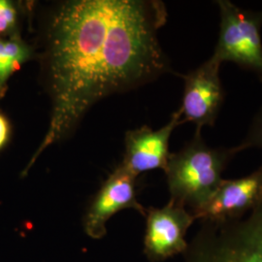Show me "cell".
<instances>
[{"instance_id":"6da1fadb","label":"cell","mask_w":262,"mask_h":262,"mask_svg":"<svg viewBox=\"0 0 262 262\" xmlns=\"http://www.w3.org/2000/svg\"><path fill=\"white\" fill-rule=\"evenodd\" d=\"M167 18L159 0H71L53 5L33 45L51 117L23 176L48 148L74 131L94 104L171 72L159 39Z\"/></svg>"},{"instance_id":"7a4b0ae2","label":"cell","mask_w":262,"mask_h":262,"mask_svg":"<svg viewBox=\"0 0 262 262\" xmlns=\"http://www.w3.org/2000/svg\"><path fill=\"white\" fill-rule=\"evenodd\" d=\"M237 155L234 147H211L196 129L182 150L171 154L165 169L170 200L192 215L204 206L223 182V173Z\"/></svg>"},{"instance_id":"3957f363","label":"cell","mask_w":262,"mask_h":262,"mask_svg":"<svg viewBox=\"0 0 262 262\" xmlns=\"http://www.w3.org/2000/svg\"><path fill=\"white\" fill-rule=\"evenodd\" d=\"M186 262H262V202L225 222H200Z\"/></svg>"},{"instance_id":"277c9868","label":"cell","mask_w":262,"mask_h":262,"mask_svg":"<svg viewBox=\"0 0 262 262\" xmlns=\"http://www.w3.org/2000/svg\"><path fill=\"white\" fill-rule=\"evenodd\" d=\"M220 33L212 57L233 62L262 82V11L244 10L231 1L217 0Z\"/></svg>"},{"instance_id":"5b68a950","label":"cell","mask_w":262,"mask_h":262,"mask_svg":"<svg viewBox=\"0 0 262 262\" xmlns=\"http://www.w3.org/2000/svg\"><path fill=\"white\" fill-rule=\"evenodd\" d=\"M222 63L212 56L194 70L183 76V122H192L196 129L214 126L225 101V90L220 77Z\"/></svg>"},{"instance_id":"8992f818","label":"cell","mask_w":262,"mask_h":262,"mask_svg":"<svg viewBox=\"0 0 262 262\" xmlns=\"http://www.w3.org/2000/svg\"><path fill=\"white\" fill-rule=\"evenodd\" d=\"M144 253L150 262L164 261L188 248L186 236L196 221L185 207L169 200L165 206L146 211Z\"/></svg>"},{"instance_id":"52a82bcc","label":"cell","mask_w":262,"mask_h":262,"mask_svg":"<svg viewBox=\"0 0 262 262\" xmlns=\"http://www.w3.org/2000/svg\"><path fill=\"white\" fill-rule=\"evenodd\" d=\"M136 179L122 164L114 170L94 196L84 217L85 233L93 239L106 234L108 221L118 212L133 209L146 215V209L137 200Z\"/></svg>"},{"instance_id":"ba28073f","label":"cell","mask_w":262,"mask_h":262,"mask_svg":"<svg viewBox=\"0 0 262 262\" xmlns=\"http://www.w3.org/2000/svg\"><path fill=\"white\" fill-rule=\"evenodd\" d=\"M184 123L180 110L173 113L169 122L158 130L144 125L139 128L126 132L125 150L122 166L134 176L162 169L165 171L171 152L169 141L175 128Z\"/></svg>"},{"instance_id":"9c48e42d","label":"cell","mask_w":262,"mask_h":262,"mask_svg":"<svg viewBox=\"0 0 262 262\" xmlns=\"http://www.w3.org/2000/svg\"><path fill=\"white\" fill-rule=\"evenodd\" d=\"M261 202L262 165L242 178L224 179L194 216L200 222H225L242 216Z\"/></svg>"},{"instance_id":"30bf717a","label":"cell","mask_w":262,"mask_h":262,"mask_svg":"<svg viewBox=\"0 0 262 262\" xmlns=\"http://www.w3.org/2000/svg\"><path fill=\"white\" fill-rule=\"evenodd\" d=\"M32 58H35L34 46L21 35L0 38V99L6 95L11 77Z\"/></svg>"},{"instance_id":"8fae6325","label":"cell","mask_w":262,"mask_h":262,"mask_svg":"<svg viewBox=\"0 0 262 262\" xmlns=\"http://www.w3.org/2000/svg\"><path fill=\"white\" fill-rule=\"evenodd\" d=\"M27 12V5L21 2L0 0V38L21 35V23Z\"/></svg>"},{"instance_id":"7c38bea8","label":"cell","mask_w":262,"mask_h":262,"mask_svg":"<svg viewBox=\"0 0 262 262\" xmlns=\"http://www.w3.org/2000/svg\"><path fill=\"white\" fill-rule=\"evenodd\" d=\"M252 148L262 150V107L255 115L246 137L239 145L234 147L237 154Z\"/></svg>"},{"instance_id":"4fadbf2b","label":"cell","mask_w":262,"mask_h":262,"mask_svg":"<svg viewBox=\"0 0 262 262\" xmlns=\"http://www.w3.org/2000/svg\"><path fill=\"white\" fill-rule=\"evenodd\" d=\"M11 126L8 119L0 112V150L6 145L10 137Z\"/></svg>"}]
</instances>
